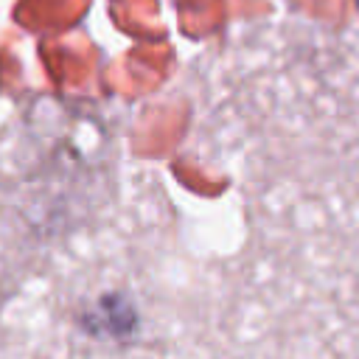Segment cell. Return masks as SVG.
<instances>
[{
    "label": "cell",
    "instance_id": "cell-1",
    "mask_svg": "<svg viewBox=\"0 0 359 359\" xmlns=\"http://www.w3.org/2000/svg\"><path fill=\"white\" fill-rule=\"evenodd\" d=\"M356 3H359V0H356Z\"/></svg>",
    "mask_w": 359,
    "mask_h": 359
}]
</instances>
